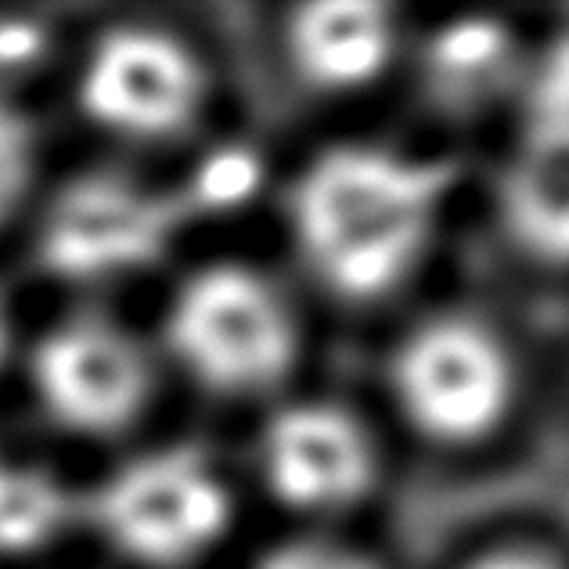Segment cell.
<instances>
[{
    "instance_id": "6da1fadb",
    "label": "cell",
    "mask_w": 569,
    "mask_h": 569,
    "mask_svg": "<svg viewBox=\"0 0 569 569\" xmlns=\"http://www.w3.org/2000/svg\"><path fill=\"white\" fill-rule=\"evenodd\" d=\"M458 167L342 144L310 162L289 220L313 274L342 299H376L426 252Z\"/></svg>"
},
{
    "instance_id": "7a4b0ae2",
    "label": "cell",
    "mask_w": 569,
    "mask_h": 569,
    "mask_svg": "<svg viewBox=\"0 0 569 569\" xmlns=\"http://www.w3.org/2000/svg\"><path fill=\"white\" fill-rule=\"evenodd\" d=\"M167 342L213 393H263L296 361V325L271 281L246 267H206L167 313Z\"/></svg>"
},
{
    "instance_id": "3957f363",
    "label": "cell",
    "mask_w": 569,
    "mask_h": 569,
    "mask_svg": "<svg viewBox=\"0 0 569 569\" xmlns=\"http://www.w3.org/2000/svg\"><path fill=\"white\" fill-rule=\"evenodd\" d=\"M94 522L127 559L184 566L231 522V493L194 447L133 458L94 493Z\"/></svg>"
},
{
    "instance_id": "277c9868",
    "label": "cell",
    "mask_w": 569,
    "mask_h": 569,
    "mask_svg": "<svg viewBox=\"0 0 569 569\" xmlns=\"http://www.w3.org/2000/svg\"><path fill=\"white\" fill-rule=\"evenodd\" d=\"M512 389L505 342L472 318L426 321L393 357L400 411L422 437L440 443H469L498 429Z\"/></svg>"
},
{
    "instance_id": "5b68a950",
    "label": "cell",
    "mask_w": 569,
    "mask_h": 569,
    "mask_svg": "<svg viewBox=\"0 0 569 569\" xmlns=\"http://www.w3.org/2000/svg\"><path fill=\"white\" fill-rule=\"evenodd\" d=\"M184 199L152 194L123 177H80L54 194L40 223V260L62 278L138 271L162 257Z\"/></svg>"
},
{
    "instance_id": "8992f818",
    "label": "cell",
    "mask_w": 569,
    "mask_h": 569,
    "mask_svg": "<svg viewBox=\"0 0 569 569\" xmlns=\"http://www.w3.org/2000/svg\"><path fill=\"white\" fill-rule=\"evenodd\" d=\"M206 77L181 40L159 29H112L80 77V104L127 138H173L194 123Z\"/></svg>"
},
{
    "instance_id": "52a82bcc",
    "label": "cell",
    "mask_w": 569,
    "mask_h": 569,
    "mask_svg": "<svg viewBox=\"0 0 569 569\" xmlns=\"http://www.w3.org/2000/svg\"><path fill=\"white\" fill-rule=\"evenodd\" d=\"M33 386L66 429L80 437H116L141 418L152 393V368L123 328L77 318L37 342Z\"/></svg>"
},
{
    "instance_id": "ba28073f",
    "label": "cell",
    "mask_w": 569,
    "mask_h": 569,
    "mask_svg": "<svg viewBox=\"0 0 569 569\" xmlns=\"http://www.w3.org/2000/svg\"><path fill=\"white\" fill-rule=\"evenodd\" d=\"M263 476L292 508H342L365 498L376 479V447L350 411L296 403L263 429Z\"/></svg>"
},
{
    "instance_id": "9c48e42d",
    "label": "cell",
    "mask_w": 569,
    "mask_h": 569,
    "mask_svg": "<svg viewBox=\"0 0 569 569\" xmlns=\"http://www.w3.org/2000/svg\"><path fill=\"white\" fill-rule=\"evenodd\" d=\"M393 8L376 0H318L289 19V54L299 77L325 91H350L393 58Z\"/></svg>"
},
{
    "instance_id": "30bf717a",
    "label": "cell",
    "mask_w": 569,
    "mask_h": 569,
    "mask_svg": "<svg viewBox=\"0 0 569 569\" xmlns=\"http://www.w3.org/2000/svg\"><path fill=\"white\" fill-rule=\"evenodd\" d=\"M501 217L541 263H569V119H530L501 184Z\"/></svg>"
},
{
    "instance_id": "8fae6325",
    "label": "cell",
    "mask_w": 569,
    "mask_h": 569,
    "mask_svg": "<svg viewBox=\"0 0 569 569\" xmlns=\"http://www.w3.org/2000/svg\"><path fill=\"white\" fill-rule=\"evenodd\" d=\"M66 522V493L48 472L0 461V551H33Z\"/></svg>"
},
{
    "instance_id": "7c38bea8",
    "label": "cell",
    "mask_w": 569,
    "mask_h": 569,
    "mask_svg": "<svg viewBox=\"0 0 569 569\" xmlns=\"http://www.w3.org/2000/svg\"><path fill=\"white\" fill-rule=\"evenodd\" d=\"M508 58V33L493 19H461L432 40L429 62L443 83L472 87L490 80Z\"/></svg>"
},
{
    "instance_id": "4fadbf2b",
    "label": "cell",
    "mask_w": 569,
    "mask_h": 569,
    "mask_svg": "<svg viewBox=\"0 0 569 569\" xmlns=\"http://www.w3.org/2000/svg\"><path fill=\"white\" fill-rule=\"evenodd\" d=\"M260 184V159L249 156L246 148H223L213 152L199 170L184 206H202V209H228L246 202Z\"/></svg>"
},
{
    "instance_id": "5bb4252c",
    "label": "cell",
    "mask_w": 569,
    "mask_h": 569,
    "mask_svg": "<svg viewBox=\"0 0 569 569\" xmlns=\"http://www.w3.org/2000/svg\"><path fill=\"white\" fill-rule=\"evenodd\" d=\"M37 170V141L19 109L0 101V223L14 217Z\"/></svg>"
},
{
    "instance_id": "9a60e30c",
    "label": "cell",
    "mask_w": 569,
    "mask_h": 569,
    "mask_svg": "<svg viewBox=\"0 0 569 569\" xmlns=\"http://www.w3.org/2000/svg\"><path fill=\"white\" fill-rule=\"evenodd\" d=\"M533 119H569V33L545 54L537 72Z\"/></svg>"
},
{
    "instance_id": "2e32d148",
    "label": "cell",
    "mask_w": 569,
    "mask_h": 569,
    "mask_svg": "<svg viewBox=\"0 0 569 569\" xmlns=\"http://www.w3.org/2000/svg\"><path fill=\"white\" fill-rule=\"evenodd\" d=\"M257 569H379V566L368 562L365 556H353L347 548L299 541V545H281L271 556H263Z\"/></svg>"
},
{
    "instance_id": "e0dca14e",
    "label": "cell",
    "mask_w": 569,
    "mask_h": 569,
    "mask_svg": "<svg viewBox=\"0 0 569 569\" xmlns=\"http://www.w3.org/2000/svg\"><path fill=\"white\" fill-rule=\"evenodd\" d=\"M43 48V33L33 22H0V66L33 62Z\"/></svg>"
},
{
    "instance_id": "ac0fdd59",
    "label": "cell",
    "mask_w": 569,
    "mask_h": 569,
    "mask_svg": "<svg viewBox=\"0 0 569 569\" xmlns=\"http://www.w3.org/2000/svg\"><path fill=\"white\" fill-rule=\"evenodd\" d=\"M466 569H559V566L537 556V551H493V556L476 559Z\"/></svg>"
},
{
    "instance_id": "d6986e66",
    "label": "cell",
    "mask_w": 569,
    "mask_h": 569,
    "mask_svg": "<svg viewBox=\"0 0 569 569\" xmlns=\"http://www.w3.org/2000/svg\"><path fill=\"white\" fill-rule=\"evenodd\" d=\"M8 353V318H4V307H0V361Z\"/></svg>"
}]
</instances>
